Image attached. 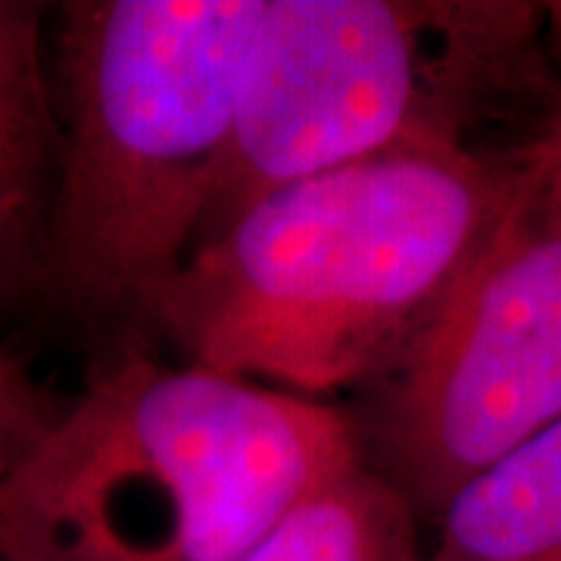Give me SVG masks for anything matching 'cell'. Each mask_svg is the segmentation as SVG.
<instances>
[{
  "label": "cell",
  "mask_w": 561,
  "mask_h": 561,
  "mask_svg": "<svg viewBox=\"0 0 561 561\" xmlns=\"http://www.w3.org/2000/svg\"><path fill=\"white\" fill-rule=\"evenodd\" d=\"M524 153L409 147L284 184L201 243L140 316L216 375L306 400L365 390L474 260Z\"/></svg>",
  "instance_id": "cell-1"
},
{
  "label": "cell",
  "mask_w": 561,
  "mask_h": 561,
  "mask_svg": "<svg viewBox=\"0 0 561 561\" xmlns=\"http://www.w3.org/2000/svg\"><path fill=\"white\" fill-rule=\"evenodd\" d=\"M353 461L324 402L125 356L0 478V561H238Z\"/></svg>",
  "instance_id": "cell-2"
},
{
  "label": "cell",
  "mask_w": 561,
  "mask_h": 561,
  "mask_svg": "<svg viewBox=\"0 0 561 561\" xmlns=\"http://www.w3.org/2000/svg\"><path fill=\"white\" fill-rule=\"evenodd\" d=\"M265 0H69L50 76L60 119L47 300L144 312L201 234Z\"/></svg>",
  "instance_id": "cell-3"
},
{
  "label": "cell",
  "mask_w": 561,
  "mask_h": 561,
  "mask_svg": "<svg viewBox=\"0 0 561 561\" xmlns=\"http://www.w3.org/2000/svg\"><path fill=\"white\" fill-rule=\"evenodd\" d=\"M542 22L502 0H265L194 250L309 175L409 147L481 153L471 135L530 79Z\"/></svg>",
  "instance_id": "cell-4"
},
{
  "label": "cell",
  "mask_w": 561,
  "mask_h": 561,
  "mask_svg": "<svg viewBox=\"0 0 561 561\" xmlns=\"http://www.w3.org/2000/svg\"><path fill=\"white\" fill-rule=\"evenodd\" d=\"M524 157L481 250L350 419L359 459L419 522L561 421V181Z\"/></svg>",
  "instance_id": "cell-5"
},
{
  "label": "cell",
  "mask_w": 561,
  "mask_h": 561,
  "mask_svg": "<svg viewBox=\"0 0 561 561\" xmlns=\"http://www.w3.org/2000/svg\"><path fill=\"white\" fill-rule=\"evenodd\" d=\"M427 561H561V421L461 486Z\"/></svg>",
  "instance_id": "cell-6"
},
{
  "label": "cell",
  "mask_w": 561,
  "mask_h": 561,
  "mask_svg": "<svg viewBox=\"0 0 561 561\" xmlns=\"http://www.w3.org/2000/svg\"><path fill=\"white\" fill-rule=\"evenodd\" d=\"M238 561H427L421 522L365 461L321 481Z\"/></svg>",
  "instance_id": "cell-7"
},
{
  "label": "cell",
  "mask_w": 561,
  "mask_h": 561,
  "mask_svg": "<svg viewBox=\"0 0 561 561\" xmlns=\"http://www.w3.org/2000/svg\"><path fill=\"white\" fill-rule=\"evenodd\" d=\"M47 16L44 3L0 0V197L41 231L60 153Z\"/></svg>",
  "instance_id": "cell-8"
},
{
  "label": "cell",
  "mask_w": 561,
  "mask_h": 561,
  "mask_svg": "<svg viewBox=\"0 0 561 561\" xmlns=\"http://www.w3.org/2000/svg\"><path fill=\"white\" fill-rule=\"evenodd\" d=\"M47 300L44 231L0 197V321Z\"/></svg>",
  "instance_id": "cell-9"
},
{
  "label": "cell",
  "mask_w": 561,
  "mask_h": 561,
  "mask_svg": "<svg viewBox=\"0 0 561 561\" xmlns=\"http://www.w3.org/2000/svg\"><path fill=\"white\" fill-rule=\"evenodd\" d=\"M54 419V402L32 381L25 365L0 346V478L25 459Z\"/></svg>",
  "instance_id": "cell-10"
},
{
  "label": "cell",
  "mask_w": 561,
  "mask_h": 561,
  "mask_svg": "<svg viewBox=\"0 0 561 561\" xmlns=\"http://www.w3.org/2000/svg\"><path fill=\"white\" fill-rule=\"evenodd\" d=\"M530 157L546 165L556 179L561 181V98L559 106H556V113H552V119H549V128H546V135L540 140H534L530 147Z\"/></svg>",
  "instance_id": "cell-11"
}]
</instances>
